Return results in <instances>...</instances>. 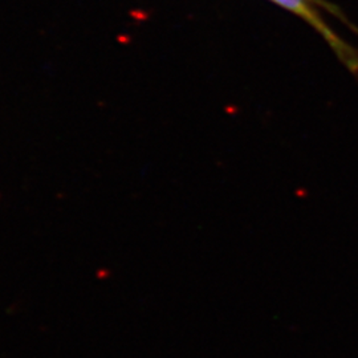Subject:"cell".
Wrapping results in <instances>:
<instances>
[{
  "instance_id": "1",
  "label": "cell",
  "mask_w": 358,
  "mask_h": 358,
  "mask_svg": "<svg viewBox=\"0 0 358 358\" xmlns=\"http://www.w3.org/2000/svg\"><path fill=\"white\" fill-rule=\"evenodd\" d=\"M276 4L282 6L284 8H287L288 11L299 15L300 17H303L307 23L313 27L322 38L327 40V43L331 45L334 53L337 55V57L344 63V64L353 72L358 73V52L353 50L350 45H348L345 41H343L338 38L329 27L327 26V23L324 22V19L321 17L320 13L316 10V4L319 6H325L328 8H331L333 13H336L338 17H341L343 20H345L350 28H353L355 31H357L356 27L352 26L349 22H346L345 16H343L340 10H337L333 4H328L322 0H272Z\"/></svg>"
}]
</instances>
